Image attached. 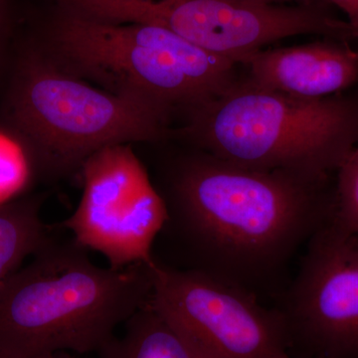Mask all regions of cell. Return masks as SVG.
<instances>
[{
	"label": "cell",
	"instance_id": "obj_1",
	"mask_svg": "<svg viewBox=\"0 0 358 358\" xmlns=\"http://www.w3.org/2000/svg\"><path fill=\"white\" fill-rule=\"evenodd\" d=\"M155 186L167 208L160 233L182 251L186 268L258 296L334 214L331 178L246 169L199 150L171 159Z\"/></svg>",
	"mask_w": 358,
	"mask_h": 358
},
{
	"label": "cell",
	"instance_id": "obj_2",
	"mask_svg": "<svg viewBox=\"0 0 358 358\" xmlns=\"http://www.w3.org/2000/svg\"><path fill=\"white\" fill-rule=\"evenodd\" d=\"M73 238H55L0 282V350L9 358L99 352L154 289V264L93 263Z\"/></svg>",
	"mask_w": 358,
	"mask_h": 358
},
{
	"label": "cell",
	"instance_id": "obj_3",
	"mask_svg": "<svg viewBox=\"0 0 358 358\" xmlns=\"http://www.w3.org/2000/svg\"><path fill=\"white\" fill-rule=\"evenodd\" d=\"M185 117L176 136L257 171L331 178L358 145V93L296 98L238 79Z\"/></svg>",
	"mask_w": 358,
	"mask_h": 358
},
{
	"label": "cell",
	"instance_id": "obj_4",
	"mask_svg": "<svg viewBox=\"0 0 358 358\" xmlns=\"http://www.w3.org/2000/svg\"><path fill=\"white\" fill-rule=\"evenodd\" d=\"M2 115L30 173L51 180L80 171L103 148L171 134L169 115L73 76L36 44L16 56Z\"/></svg>",
	"mask_w": 358,
	"mask_h": 358
},
{
	"label": "cell",
	"instance_id": "obj_5",
	"mask_svg": "<svg viewBox=\"0 0 358 358\" xmlns=\"http://www.w3.org/2000/svg\"><path fill=\"white\" fill-rule=\"evenodd\" d=\"M35 44L73 76L171 117L214 100L238 80L235 61L164 28L109 22L66 9Z\"/></svg>",
	"mask_w": 358,
	"mask_h": 358
},
{
	"label": "cell",
	"instance_id": "obj_6",
	"mask_svg": "<svg viewBox=\"0 0 358 358\" xmlns=\"http://www.w3.org/2000/svg\"><path fill=\"white\" fill-rule=\"evenodd\" d=\"M80 13L115 23H141L174 33L204 51L242 62L266 45L296 35L355 39L348 21L319 4L252 0H74Z\"/></svg>",
	"mask_w": 358,
	"mask_h": 358
},
{
	"label": "cell",
	"instance_id": "obj_7",
	"mask_svg": "<svg viewBox=\"0 0 358 358\" xmlns=\"http://www.w3.org/2000/svg\"><path fill=\"white\" fill-rule=\"evenodd\" d=\"M150 305L193 358H292L281 310L247 289L155 258Z\"/></svg>",
	"mask_w": 358,
	"mask_h": 358
},
{
	"label": "cell",
	"instance_id": "obj_8",
	"mask_svg": "<svg viewBox=\"0 0 358 358\" xmlns=\"http://www.w3.org/2000/svg\"><path fill=\"white\" fill-rule=\"evenodd\" d=\"M83 193L72 215L56 224L109 267L155 262L154 244L167 221V208L131 145L92 155L81 166Z\"/></svg>",
	"mask_w": 358,
	"mask_h": 358
},
{
	"label": "cell",
	"instance_id": "obj_9",
	"mask_svg": "<svg viewBox=\"0 0 358 358\" xmlns=\"http://www.w3.org/2000/svg\"><path fill=\"white\" fill-rule=\"evenodd\" d=\"M282 294L292 358H358V235L333 216Z\"/></svg>",
	"mask_w": 358,
	"mask_h": 358
},
{
	"label": "cell",
	"instance_id": "obj_10",
	"mask_svg": "<svg viewBox=\"0 0 358 358\" xmlns=\"http://www.w3.org/2000/svg\"><path fill=\"white\" fill-rule=\"evenodd\" d=\"M241 65L252 84L296 98H326L358 85L357 51L338 40L262 49Z\"/></svg>",
	"mask_w": 358,
	"mask_h": 358
},
{
	"label": "cell",
	"instance_id": "obj_11",
	"mask_svg": "<svg viewBox=\"0 0 358 358\" xmlns=\"http://www.w3.org/2000/svg\"><path fill=\"white\" fill-rule=\"evenodd\" d=\"M44 199L42 194L21 195L0 203V282L57 238L55 224L41 217Z\"/></svg>",
	"mask_w": 358,
	"mask_h": 358
},
{
	"label": "cell",
	"instance_id": "obj_12",
	"mask_svg": "<svg viewBox=\"0 0 358 358\" xmlns=\"http://www.w3.org/2000/svg\"><path fill=\"white\" fill-rule=\"evenodd\" d=\"M124 327L122 336H115L101 348L100 358H193L150 301Z\"/></svg>",
	"mask_w": 358,
	"mask_h": 358
},
{
	"label": "cell",
	"instance_id": "obj_13",
	"mask_svg": "<svg viewBox=\"0 0 358 358\" xmlns=\"http://www.w3.org/2000/svg\"><path fill=\"white\" fill-rule=\"evenodd\" d=\"M334 216L358 235V145L336 171Z\"/></svg>",
	"mask_w": 358,
	"mask_h": 358
},
{
	"label": "cell",
	"instance_id": "obj_14",
	"mask_svg": "<svg viewBox=\"0 0 358 358\" xmlns=\"http://www.w3.org/2000/svg\"><path fill=\"white\" fill-rule=\"evenodd\" d=\"M25 171L30 173L22 155L0 143V196L20 189Z\"/></svg>",
	"mask_w": 358,
	"mask_h": 358
},
{
	"label": "cell",
	"instance_id": "obj_15",
	"mask_svg": "<svg viewBox=\"0 0 358 358\" xmlns=\"http://www.w3.org/2000/svg\"><path fill=\"white\" fill-rule=\"evenodd\" d=\"M327 2L338 7L348 16V22L355 27V31L358 28V0H320Z\"/></svg>",
	"mask_w": 358,
	"mask_h": 358
},
{
	"label": "cell",
	"instance_id": "obj_16",
	"mask_svg": "<svg viewBox=\"0 0 358 358\" xmlns=\"http://www.w3.org/2000/svg\"><path fill=\"white\" fill-rule=\"evenodd\" d=\"M7 9V0H0V57L2 53V43L4 39V27H6V17Z\"/></svg>",
	"mask_w": 358,
	"mask_h": 358
},
{
	"label": "cell",
	"instance_id": "obj_17",
	"mask_svg": "<svg viewBox=\"0 0 358 358\" xmlns=\"http://www.w3.org/2000/svg\"><path fill=\"white\" fill-rule=\"evenodd\" d=\"M252 1L266 2V3L284 4L294 2L296 4H319L320 0H252Z\"/></svg>",
	"mask_w": 358,
	"mask_h": 358
},
{
	"label": "cell",
	"instance_id": "obj_18",
	"mask_svg": "<svg viewBox=\"0 0 358 358\" xmlns=\"http://www.w3.org/2000/svg\"><path fill=\"white\" fill-rule=\"evenodd\" d=\"M41 358H77L74 357V355H71L70 352H57L54 353H50V355H44Z\"/></svg>",
	"mask_w": 358,
	"mask_h": 358
},
{
	"label": "cell",
	"instance_id": "obj_19",
	"mask_svg": "<svg viewBox=\"0 0 358 358\" xmlns=\"http://www.w3.org/2000/svg\"><path fill=\"white\" fill-rule=\"evenodd\" d=\"M0 358H9V357H7L6 355H4V353L2 352L1 350H0Z\"/></svg>",
	"mask_w": 358,
	"mask_h": 358
},
{
	"label": "cell",
	"instance_id": "obj_20",
	"mask_svg": "<svg viewBox=\"0 0 358 358\" xmlns=\"http://www.w3.org/2000/svg\"><path fill=\"white\" fill-rule=\"evenodd\" d=\"M355 39H357L358 40V28L357 29V31H355ZM357 51V54H358V50Z\"/></svg>",
	"mask_w": 358,
	"mask_h": 358
}]
</instances>
